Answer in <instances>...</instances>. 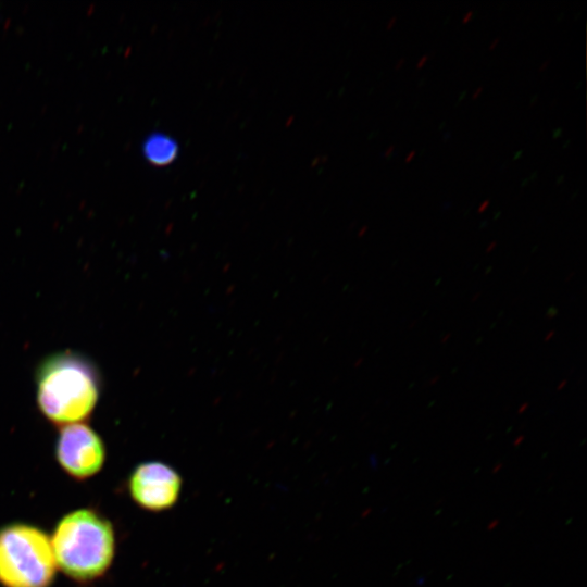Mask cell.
<instances>
[{
    "mask_svg": "<svg viewBox=\"0 0 587 587\" xmlns=\"http://www.w3.org/2000/svg\"><path fill=\"white\" fill-rule=\"evenodd\" d=\"M35 382L39 411L57 426L88 419L100 398L98 369L91 360L71 350L42 359Z\"/></svg>",
    "mask_w": 587,
    "mask_h": 587,
    "instance_id": "cell-1",
    "label": "cell"
},
{
    "mask_svg": "<svg viewBox=\"0 0 587 587\" xmlns=\"http://www.w3.org/2000/svg\"><path fill=\"white\" fill-rule=\"evenodd\" d=\"M50 541L57 566L76 583H91L102 577L115 555L114 528L92 508L63 515Z\"/></svg>",
    "mask_w": 587,
    "mask_h": 587,
    "instance_id": "cell-2",
    "label": "cell"
},
{
    "mask_svg": "<svg viewBox=\"0 0 587 587\" xmlns=\"http://www.w3.org/2000/svg\"><path fill=\"white\" fill-rule=\"evenodd\" d=\"M57 563L50 537L27 523L0 527V585L3 587H50Z\"/></svg>",
    "mask_w": 587,
    "mask_h": 587,
    "instance_id": "cell-3",
    "label": "cell"
},
{
    "mask_svg": "<svg viewBox=\"0 0 587 587\" xmlns=\"http://www.w3.org/2000/svg\"><path fill=\"white\" fill-rule=\"evenodd\" d=\"M105 446L99 434L87 424L61 426L55 441V459L72 478L85 480L95 476L105 462Z\"/></svg>",
    "mask_w": 587,
    "mask_h": 587,
    "instance_id": "cell-4",
    "label": "cell"
},
{
    "mask_svg": "<svg viewBox=\"0 0 587 587\" xmlns=\"http://www.w3.org/2000/svg\"><path fill=\"white\" fill-rule=\"evenodd\" d=\"M127 488L134 502L145 510L160 512L172 508L182 489L179 474L160 461L138 464L130 473Z\"/></svg>",
    "mask_w": 587,
    "mask_h": 587,
    "instance_id": "cell-5",
    "label": "cell"
},
{
    "mask_svg": "<svg viewBox=\"0 0 587 587\" xmlns=\"http://www.w3.org/2000/svg\"><path fill=\"white\" fill-rule=\"evenodd\" d=\"M145 157L155 165L171 163L177 155L178 145L167 135L161 133L151 134L142 146Z\"/></svg>",
    "mask_w": 587,
    "mask_h": 587,
    "instance_id": "cell-6",
    "label": "cell"
},
{
    "mask_svg": "<svg viewBox=\"0 0 587 587\" xmlns=\"http://www.w3.org/2000/svg\"><path fill=\"white\" fill-rule=\"evenodd\" d=\"M427 59H428V54H423V55L420 58V60H419L416 66H417V67L423 66V65L425 64V62L427 61Z\"/></svg>",
    "mask_w": 587,
    "mask_h": 587,
    "instance_id": "cell-7",
    "label": "cell"
},
{
    "mask_svg": "<svg viewBox=\"0 0 587 587\" xmlns=\"http://www.w3.org/2000/svg\"><path fill=\"white\" fill-rule=\"evenodd\" d=\"M489 205V200H485L477 209V212H483L486 210V208Z\"/></svg>",
    "mask_w": 587,
    "mask_h": 587,
    "instance_id": "cell-8",
    "label": "cell"
},
{
    "mask_svg": "<svg viewBox=\"0 0 587 587\" xmlns=\"http://www.w3.org/2000/svg\"><path fill=\"white\" fill-rule=\"evenodd\" d=\"M472 15H473V11H472V10H469V11L464 14L462 21H463V22H467V21L472 17Z\"/></svg>",
    "mask_w": 587,
    "mask_h": 587,
    "instance_id": "cell-9",
    "label": "cell"
},
{
    "mask_svg": "<svg viewBox=\"0 0 587 587\" xmlns=\"http://www.w3.org/2000/svg\"><path fill=\"white\" fill-rule=\"evenodd\" d=\"M527 408H528V403L525 402V403H523V404L520 407V409H519L517 412H519V413H523L524 411L527 410Z\"/></svg>",
    "mask_w": 587,
    "mask_h": 587,
    "instance_id": "cell-10",
    "label": "cell"
},
{
    "mask_svg": "<svg viewBox=\"0 0 587 587\" xmlns=\"http://www.w3.org/2000/svg\"><path fill=\"white\" fill-rule=\"evenodd\" d=\"M500 38L499 37H496L491 42H490V46L489 48L492 49L496 47V45L499 42Z\"/></svg>",
    "mask_w": 587,
    "mask_h": 587,
    "instance_id": "cell-11",
    "label": "cell"
},
{
    "mask_svg": "<svg viewBox=\"0 0 587 587\" xmlns=\"http://www.w3.org/2000/svg\"><path fill=\"white\" fill-rule=\"evenodd\" d=\"M396 21H397V16H392V17L390 18V21L388 22V24H387V28H390V27L394 25V23H395Z\"/></svg>",
    "mask_w": 587,
    "mask_h": 587,
    "instance_id": "cell-12",
    "label": "cell"
},
{
    "mask_svg": "<svg viewBox=\"0 0 587 587\" xmlns=\"http://www.w3.org/2000/svg\"><path fill=\"white\" fill-rule=\"evenodd\" d=\"M414 155H415V151L414 150L410 151L405 158V161L409 162Z\"/></svg>",
    "mask_w": 587,
    "mask_h": 587,
    "instance_id": "cell-13",
    "label": "cell"
},
{
    "mask_svg": "<svg viewBox=\"0 0 587 587\" xmlns=\"http://www.w3.org/2000/svg\"><path fill=\"white\" fill-rule=\"evenodd\" d=\"M496 247V241L490 242V245L487 247L486 252H490Z\"/></svg>",
    "mask_w": 587,
    "mask_h": 587,
    "instance_id": "cell-14",
    "label": "cell"
},
{
    "mask_svg": "<svg viewBox=\"0 0 587 587\" xmlns=\"http://www.w3.org/2000/svg\"><path fill=\"white\" fill-rule=\"evenodd\" d=\"M403 62H404V58L399 59L398 62L396 63L395 67L399 68Z\"/></svg>",
    "mask_w": 587,
    "mask_h": 587,
    "instance_id": "cell-15",
    "label": "cell"
},
{
    "mask_svg": "<svg viewBox=\"0 0 587 587\" xmlns=\"http://www.w3.org/2000/svg\"><path fill=\"white\" fill-rule=\"evenodd\" d=\"M553 335H554V330H551V332L545 337V341L550 340V338L553 337Z\"/></svg>",
    "mask_w": 587,
    "mask_h": 587,
    "instance_id": "cell-16",
    "label": "cell"
},
{
    "mask_svg": "<svg viewBox=\"0 0 587 587\" xmlns=\"http://www.w3.org/2000/svg\"><path fill=\"white\" fill-rule=\"evenodd\" d=\"M482 90H483V87H478L476 91L473 93V98H476Z\"/></svg>",
    "mask_w": 587,
    "mask_h": 587,
    "instance_id": "cell-17",
    "label": "cell"
},
{
    "mask_svg": "<svg viewBox=\"0 0 587 587\" xmlns=\"http://www.w3.org/2000/svg\"><path fill=\"white\" fill-rule=\"evenodd\" d=\"M392 151H394V146H390L389 148H387L385 155H389Z\"/></svg>",
    "mask_w": 587,
    "mask_h": 587,
    "instance_id": "cell-18",
    "label": "cell"
},
{
    "mask_svg": "<svg viewBox=\"0 0 587 587\" xmlns=\"http://www.w3.org/2000/svg\"><path fill=\"white\" fill-rule=\"evenodd\" d=\"M548 63H549V60H546L545 62H542L541 65L539 66V70L541 71L542 68H545Z\"/></svg>",
    "mask_w": 587,
    "mask_h": 587,
    "instance_id": "cell-19",
    "label": "cell"
},
{
    "mask_svg": "<svg viewBox=\"0 0 587 587\" xmlns=\"http://www.w3.org/2000/svg\"><path fill=\"white\" fill-rule=\"evenodd\" d=\"M565 385H566V380L561 382L560 385L558 386V390L562 389Z\"/></svg>",
    "mask_w": 587,
    "mask_h": 587,
    "instance_id": "cell-20",
    "label": "cell"
}]
</instances>
